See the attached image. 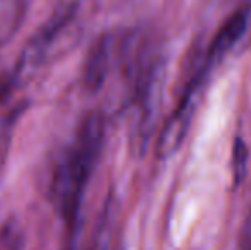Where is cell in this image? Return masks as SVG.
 I'll use <instances>...</instances> for the list:
<instances>
[{
    "label": "cell",
    "mask_w": 251,
    "mask_h": 250,
    "mask_svg": "<svg viewBox=\"0 0 251 250\" xmlns=\"http://www.w3.org/2000/svg\"><path fill=\"white\" fill-rule=\"evenodd\" d=\"M104 117L93 111L82 120L75 140L53 171L51 202L70 233L79 230L80 209L89 178L104 144Z\"/></svg>",
    "instance_id": "6da1fadb"
},
{
    "label": "cell",
    "mask_w": 251,
    "mask_h": 250,
    "mask_svg": "<svg viewBox=\"0 0 251 250\" xmlns=\"http://www.w3.org/2000/svg\"><path fill=\"white\" fill-rule=\"evenodd\" d=\"M74 17H75V7H62L40 28V31H36L27 40L26 47L19 54V58H17L12 74H10V79H12L16 89L26 86L40 72V69L48 60L50 50L60 40L63 31L72 24Z\"/></svg>",
    "instance_id": "7a4b0ae2"
},
{
    "label": "cell",
    "mask_w": 251,
    "mask_h": 250,
    "mask_svg": "<svg viewBox=\"0 0 251 250\" xmlns=\"http://www.w3.org/2000/svg\"><path fill=\"white\" fill-rule=\"evenodd\" d=\"M164 76V60H155L147 69H144L135 79L133 94H135L137 117L135 125H133L132 142L140 154L149 146L155 124H157V117L162 105Z\"/></svg>",
    "instance_id": "3957f363"
},
{
    "label": "cell",
    "mask_w": 251,
    "mask_h": 250,
    "mask_svg": "<svg viewBox=\"0 0 251 250\" xmlns=\"http://www.w3.org/2000/svg\"><path fill=\"white\" fill-rule=\"evenodd\" d=\"M207 74L208 70L201 65L200 70L193 77V81L186 86L183 98L179 100L178 108L173 111V115L168 118L166 125L162 127L161 134L157 137V142H155V156L161 158V160L173 156L179 149L183 140H185V136L193 120V115H195L197 105H199L200 91L203 87Z\"/></svg>",
    "instance_id": "277c9868"
},
{
    "label": "cell",
    "mask_w": 251,
    "mask_h": 250,
    "mask_svg": "<svg viewBox=\"0 0 251 250\" xmlns=\"http://www.w3.org/2000/svg\"><path fill=\"white\" fill-rule=\"evenodd\" d=\"M246 28H248V16H246L245 10H238V12L232 14V16L222 24L221 29L217 31V34H215L214 40H212L203 65L210 70L219 60H222L224 55L243 38Z\"/></svg>",
    "instance_id": "5b68a950"
},
{
    "label": "cell",
    "mask_w": 251,
    "mask_h": 250,
    "mask_svg": "<svg viewBox=\"0 0 251 250\" xmlns=\"http://www.w3.org/2000/svg\"><path fill=\"white\" fill-rule=\"evenodd\" d=\"M109 60H111V40L108 34H102L89 48L84 63L82 84L89 93H96L102 87L109 72Z\"/></svg>",
    "instance_id": "8992f818"
},
{
    "label": "cell",
    "mask_w": 251,
    "mask_h": 250,
    "mask_svg": "<svg viewBox=\"0 0 251 250\" xmlns=\"http://www.w3.org/2000/svg\"><path fill=\"white\" fill-rule=\"evenodd\" d=\"M29 0H0V47L16 38L27 14Z\"/></svg>",
    "instance_id": "52a82bcc"
},
{
    "label": "cell",
    "mask_w": 251,
    "mask_h": 250,
    "mask_svg": "<svg viewBox=\"0 0 251 250\" xmlns=\"http://www.w3.org/2000/svg\"><path fill=\"white\" fill-rule=\"evenodd\" d=\"M246 163H248V147L241 137H236L232 146V182L234 187H239L245 180Z\"/></svg>",
    "instance_id": "ba28073f"
},
{
    "label": "cell",
    "mask_w": 251,
    "mask_h": 250,
    "mask_svg": "<svg viewBox=\"0 0 251 250\" xmlns=\"http://www.w3.org/2000/svg\"><path fill=\"white\" fill-rule=\"evenodd\" d=\"M24 105H19V107L12 108L10 113H7L5 117L0 120V156H3L9 147V139H10V134H12V129H14V124L17 122V118L21 117L24 110Z\"/></svg>",
    "instance_id": "9c48e42d"
}]
</instances>
